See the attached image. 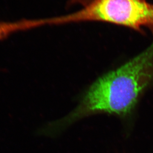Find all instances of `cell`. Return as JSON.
Wrapping results in <instances>:
<instances>
[{"instance_id": "obj_3", "label": "cell", "mask_w": 153, "mask_h": 153, "mask_svg": "<svg viewBox=\"0 0 153 153\" xmlns=\"http://www.w3.org/2000/svg\"><path fill=\"white\" fill-rule=\"evenodd\" d=\"M93 1L94 0H68V6L79 5L83 7Z\"/></svg>"}, {"instance_id": "obj_1", "label": "cell", "mask_w": 153, "mask_h": 153, "mask_svg": "<svg viewBox=\"0 0 153 153\" xmlns=\"http://www.w3.org/2000/svg\"><path fill=\"white\" fill-rule=\"evenodd\" d=\"M153 82V44L119 68L104 74L82 93L74 110L37 130L39 136L55 138L78 121L107 113L126 117Z\"/></svg>"}, {"instance_id": "obj_2", "label": "cell", "mask_w": 153, "mask_h": 153, "mask_svg": "<svg viewBox=\"0 0 153 153\" xmlns=\"http://www.w3.org/2000/svg\"><path fill=\"white\" fill-rule=\"evenodd\" d=\"M67 24L102 22L125 26L153 36V4L147 0H94L76 12L65 15Z\"/></svg>"}]
</instances>
